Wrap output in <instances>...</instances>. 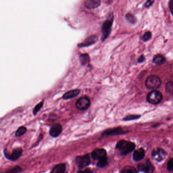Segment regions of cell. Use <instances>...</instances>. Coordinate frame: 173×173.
<instances>
[{
  "instance_id": "25",
  "label": "cell",
  "mask_w": 173,
  "mask_h": 173,
  "mask_svg": "<svg viewBox=\"0 0 173 173\" xmlns=\"http://www.w3.org/2000/svg\"><path fill=\"white\" fill-rule=\"evenodd\" d=\"M125 18H127V20H128L129 22L131 23H135L136 22L135 17L132 13H129L125 15Z\"/></svg>"
},
{
  "instance_id": "4",
  "label": "cell",
  "mask_w": 173,
  "mask_h": 173,
  "mask_svg": "<svg viewBox=\"0 0 173 173\" xmlns=\"http://www.w3.org/2000/svg\"><path fill=\"white\" fill-rule=\"evenodd\" d=\"M163 95L160 91L154 90L149 92L147 96V100L150 104L157 105L162 101Z\"/></svg>"
},
{
  "instance_id": "6",
  "label": "cell",
  "mask_w": 173,
  "mask_h": 173,
  "mask_svg": "<svg viewBox=\"0 0 173 173\" xmlns=\"http://www.w3.org/2000/svg\"><path fill=\"white\" fill-rule=\"evenodd\" d=\"M139 170L144 173H153L154 167L150 160H147L143 163H140L138 166Z\"/></svg>"
},
{
  "instance_id": "29",
  "label": "cell",
  "mask_w": 173,
  "mask_h": 173,
  "mask_svg": "<svg viewBox=\"0 0 173 173\" xmlns=\"http://www.w3.org/2000/svg\"><path fill=\"white\" fill-rule=\"evenodd\" d=\"M167 169L170 171H173V158L169 160L167 165Z\"/></svg>"
},
{
  "instance_id": "20",
  "label": "cell",
  "mask_w": 173,
  "mask_h": 173,
  "mask_svg": "<svg viewBox=\"0 0 173 173\" xmlns=\"http://www.w3.org/2000/svg\"><path fill=\"white\" fill-rule=\"evenodd\" d=\"M108 159L106 157H105L99 160L97 166L100 168H102V167H106L108 164Z\"/></svg>"
},
{
  "instance_id": "16",
  "label": "cell",
  "mask_w": 173,
  "mask_h": 173,
  "mask_svg": "<svg viewBox=\"0 0 173 173\" xmlns=\"http://www.w3.org/2000/svg\"><path fill=\"white\" fill-rule=\"evenodd\" d=\"M125 131L122 130L121 127H117V128H113V129H109L106 130V131H104L103 134V135H117L121 134L124 133Z\"/></svg>"
},
{
  "instance_id": "12",
  "label": "cell",
  "mask_w": 173,
  "mask_h": 173,
  "mask_svg": "<svg viewBox=\"0 0 173 173\" xmlns=\"http://www.w3.org/2000/svg\"><path fill=\"white\" fill-rule=\"evenodd\" d=\"M62 131V127L60 124H55L52 126L50 131V135L52 137H57Z\"/></svg>"
},
{
  "instance_id": "19",
  "label": "cell",
  "mask_w": 173,
  "mask_h": 173,
  "mask_svg": "<svg viewBox=\"0 0 173 173\" xmlns=\"http://www.w3.org/2000/svg\"><path fill=\"white\" fill-rule=\"evenodd\" d=\"M79 60L82 65H85L90 62V58L88 54H82L79 56Z\"/></svg>"
},
{
  "instance_id": "15",
  "label": "cell",
  "mask_w": 173,
  "mask_h": 173,
  "mask_svg": "<svg viewBox=\"0 0 173 173\" xmlns=\"http://www.w3.org/2000/svg\"><path fill=\"white\" fill-rule=\"evenodd\" d=\"M145 156V151L143 148H139L138 150H136L133 153V159L135 161L138 162L142 160Z\"/></svg>"
},
{
  "instance_id": "14",
  "label": "cell",
  "mask_w": 173,
  "mask_h": 173,
  "mask_svg": "<svg viewBox=\"0 0 173 173\" xmlns=\"http://www.w3.org/2000/svg\"><path fill=\"white\" fill-rule=\"evenodd\" d=\"M80 92H81V91L79 89L70 91L64 94L62 98L64 100H69L71 99L74 98L75 97H77V95H79Z\"/></svg>"
},
{
  "instance_id": "31",
  "label": "cell",
  "mask_w": 173,
  "mask_h": 173,
  "mask_svg": "<svg viewBox=\"0 0 173 173\" xmlns=\"http://www.w3.org/2000/svg\"><path fill=\"white\" fill-rule=\"evenodd\" d=\"M153 3H154L153 1L149 0V1H147L146 2L145 4V5L146 7L148 8L152 6V5L153 4Z\"/></svg>"
},
{
  "instance_id": "11",
  "label": "cell",
  "mask_w": 173,
  "mask_h": 173,
  "mask_svg": "<svg viewBox=\"0 0 173 173\" xmlns=\"http://www.w3.org/2000/svg\"><path fill=\"white\" fill-rule=\"evenodd\" d=\"M92 157L94 160L100 159L106 157V151L104 149H96L92 152Z\"/></svg>"
},
{
  "instance_id": "21",
  "label": "cell",
  "mask_w": 173,
  "mask_h": 173,
  "mask_svg": "<svg viewBox=\"0 0 173 173\" xmlns=\"http://www.w3.org/2000/svg\"><path fill=\"white\" fill-rule=\"evenodd\" d=\"M121 173H137V171L133 167L126 166L123 168Z\"/></svg>"
},
{
  "instance_id": "5",
  "label": "cell",
  "mask_w": 173,
  "mask_h": 173,
  "mask_svg": "<svg viewBox=\"0 0 173 173\" xmlns=\"http://www.w3.org/2000/svg\"><path fill=\"white\" fill-rule=\"evenodd\" d=\"M91 102L87 97H81L77 100L75 106L79 110H86L89 108Z\"/></svg>"
},
{
  "instance_id": "7",
  "label": "cell",
  "mask_w": 173,
  "mask_h": 173,
  "mask_svg": "<svg viewBox=\"0 0 173 173\" xmlns=\"http://www.w3.org/2000/svg\"><path fill=\"white\" fill-rule=\"evenodd\" d=\"M75 163L78 167L81 168H84L89 166L90 163V159L88 155L83 156H79L76 158Z\"/></svg>"
},
{
  "instance_id": "17",
  "label": "cell",
  "mask_w": 173,
  "mask_h": 173,
  "mask_svg": "<svg viewBox=\"0 0 173 173\" xmlns=\"http://www.w3.org/2000/svg\"><path fill=\"white\" fill-rule=\"evenodd\" d=\"M66 166L64 163H60L55 166L52 170V173H65Z\"/></svg>"
},
{
  "instance_id": "18",
  "label": "cell",
  "mask_w": 173,
  "mask_h": 173,
  "mask_svg": "<svg viewBox=\"0 0 173 173\" xmlns=\"http://www.w3.org/2000/svg\"><path fill=\"white\" fill-rule=\"evenodd\" d=\"M154 64L156 65H161L166 62V59L162 55H157L154 57L153 59Z\"/></svg>"
},
{
  "instance_id": "10",
  "label": "cell",
  "mask_w": 173,
  "mask_h": 173,
  "mask_svg": "<svg viewBox=\"0 0 173 173\" xmlns=\"http://www.w3.org/2000/svg\"><path fill=\"white\" fill-rule=\"evenodd\" d=\"M98 40V37L96 35H92L87 38L82 43L78 44V47L82 48L88 47L95 43Z\"/></svg>"
},
{
  "instance_id": "27",
  "label": "cell",
  "mask_w": 173,
  "mask_h": 173,
  "mask_svg": "<svg viewBox=\"0 0 173 173\" xmlns=\"http://www.w3.org/2000/svg\"><path fill=\"white\" fill-rule=\"evenodd\" d=\"M43 105V102H41L39 103V104H37L36 106V107H35V108L33 109V114L36 115L38 112V111L42 108Z\"/></svg>"
},
{
  "instance_id": "3",
  "label": "cell",
  "mask_w": 173,
  "mask_h": 173,
  "mask_svg": "<svg viewBox=\"0 0 173 173\" xmlns=\"http://www.w3.org/2000/svg\"><path fill=\"white\" fill-rule=\"evenodd\" d=\"M113 16L112 14L110 18L106 20L103 23L102 26V35L101 37V40L104 41L106 39L109 35L110 34L111 30V27L113 26Z\"/></svg>"
},
{
  "instance_id": "1",
  "label": "cell",
  "mask_w": 173,
  "mask_h": 173,
  "mask_svg": "<svg viewBox=\"0 0 173 173\" xmlns=\"http://www.w3.org/2000/svg\"><path fill=\"white\" fill-rule=\"evenodd\" d=\"M135 148L134 143L125 140H121L117 143L116 149L119 150L121 155H125L133 151Z\"/></svg>"
},
{
  "instance_id": "32",
  "label": "cell",
  "mask_w": 173,
  "mask_h": 173,
  "mask_svg": "<svg viewBox=\"0 0 173 173\" xmlns=\"http://www.w3.org/2000/svg\"><path fill=\"white\" fill-rule=\"evenodd\" d=\"M145 57H144V55H142L140 56V58H139L138 59V61L139 62H143L144 61H145Z\"/></svg>"
},
{
  "instance_id": "22",
  "label": "cell",
  "mask_w": 173,
  "mask_h": 173,
  "mask_svg": "<svg viewBox=\"0 0 173 173\" xmlns=\"http://www.w3.org/2000/svg\"><path fill=\"white\" fill-rule=\"evenodd\" d=\"M166 91L171 95H173V81L167 82L165 86Z\"/></svg>"
},
{
  "instance_id": "23",
  "label": "cell",
  "mask_w": 173,
  "mask_h": 173,
  "mask_svg": "<svg viewBox=\"0 0 173 173\" xmlns=\"http://www.w3.org/2000/svg\"><path fill=\"white\" fill-rule=\"evenodd\" d=\"M26 131V127H21L17 130V131H16V133H15V136L16 137H20V136H22L23 135L25 134Z\"/></svg>"
},
{
  "instance_id": "26",
  "label": "cell",
  "mask_w": 173,
  "mask_h": 173,
  "mask_svg": "<svg viewBox=\"0 0 173 173\" xmlns=\"http://www.w3.org/2000/svg\"><path fill=\"white\" fill-rule=\"evenodd\" d=\"M152 33L150 32H146L144 34L143 37L142 38V40L146 42V41H148L151 38H152Z\"/></svg>"
},
{
  "instance_id": "30",
  "label": "cell",
  "mask_w": 173,
  "mask_h": 173,
  "mask_svg": "<svg viewBox=\"0 0 173 173\" xmlns=\"http://www.w3.org/2000/svg\"><path fill=\"white\" fill-rule=\"evenodd\" d=\"M169 8L171 12L173 15V0H171L169 2Z\"/></svg>"
},
{
  "instance_id": "13",
  "label": "cell",
  "mask_w": 173,
  "mask_h": 173,
  "mask_svg": "<svg viewBox=\"0 0 173 173\" xmlns=\"http://www.w3.org/2000/svg\"><path fill=\"white\" fill-rule=\"evenodd\" d=\"M101 4L100 0H87L85 5L88 9H94L99 7Z\"/></svg>"
},
{
  "instance_id": "24",
  "label": "cell",
  "mask_w": 173,
  "mask_h": 173,
  "mask_svg": "<svg viewBox=\"0 0 173 173\" xmlns=\"http://www.w3.org/2000/svg\"><path fill=\"white\" fill-rule=\"evenodd\" d=\"M22 169L19 166H16L8 170L6 173H19L21 172Z\"/></svg>"
},
{
  "instance_id": "33",
  "label": "cell",
  "mask_w": 173,
  "mask_h": 173,
  "mask_svg": "<svg viewBox=\"0 0 173 173\" xmlns=\"http://www.w3.org/2000/svg\"><path fill=\"white\" fill-rule=\"evenodd\" d=\"M79 173H92V171L90 169H87L83 171L82 172H79Z\"/></svg>"
},
{
  "instance_id": "2",
  "label": "cell",
  "mask_w": 173,
  "mask_h": 173,
  "mask_svg": "<svg viewBox=\"0 0 173 173\" xmlns=\"http://www.w3.org/2000/svg\"><path fill=\"white\" fill-rule=\"evenodd\" d=\"M162 81L159 77L152 75L149 76L145 81V86L149 90H157L160 86Z\"/></svg>"
},
{
  "instance_id": "28",
  "label": "cell",
  "mask_w": 173,
  "mask_h": 173,
  "mask_svg": "<svg viewBox=\"0 0 173 173\" xmlns=\"http://www.w3.org/2000/svg\"><path fill=\"white\" fill-rule=\"evenodd\" d=\"M140 115H128L125 117L124 120L125 121H128V120H135L138 119L140 118Z\"/></svg>"
},
{
  "instance_id": "8",
  "label": "cell",
  "mask_w": 173,
  "mask_h": 173,
  "mask_svg": "<svg viewBox=\"0 0 173 173\" xmlns=\"http://www.w3.org/2000/svg\"><path fill=\"white\" fill-rule=\"evenodd\" d=\"M152 158L156 162H161L165 158L166 152L162 149L156 148L152 152Z\"/></svg>"
},
{
  "instance_id": "9",
  "label": "cell",
  "mask_w": 173,
  "mask_h": 173,
  "mask_svg": "<svg viewBox=\"0 0 173 173\" xmlns=\"http://www.w3.org/2000/svg\"><path fill=\"white\" fill-rule=\"evenodd\" d=\"M22 153V150L21 148H18L15 149L14 150L12 151L11 154L6 153V152H5V155L9 160L14 161V160H17L18 159L20 158V156H21Z\"/></svg>"
}]
</instances>
